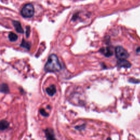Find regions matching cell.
<instances>
[{
    "label": "cell",
    "mask_w": 140,
    "mask_h": 140,
    "mask_svg": "<svg viewBox=\"0 0 140 140\" xmlns=\"http://www.w3.org/2000/svg\"><path fill=\"white\" fill-rule=\"evenodd\" d=\"M44 69L47 72H58L61 69V65L55 54H51L48 59Z\"/></svg>",
    "instance_id": "cell-1"
},
{
    "label": "cell",
    "mask_w": 140,
    "mask_h": 140,
    "mask_svg": "<svg viewBox=\"0 0 140 140\" xmlns=\"http://www.w3.org/2000/svg\"><path fill=\"white\" fill-rule=\"evenodd\" d=\"M34 13H35V9L31 3H28L24 6L21 11L22 15L24 18H31L34 15Z\"/></svg>",
    "instance_id": "cell-2"
},
{
    "label": "cell",
    "mask_w": 140,
    "mask_h": 140,
    "mask_svg": "<svg viewBox=\"0 0 140 140\" xmlns=\"http://www.w3.org/2000/svg\"><path fill=\"white\" fill-rule=\"evenodd\" d=\"M115 55L119 59H126L129 57L128 52L122 47L118 46L115 49Z\"/></svg>",
    "instance_id": "cell-3"
},
{
    "label": "cell",
    "mask_w": 140,
    "mask_h": 140,
    "mask_svg": "<svg viewBox=\"0 0 140 140\" xmlns=\"http://www.w3.org/2000/svg\"><path fill=\"white\" fill-rule=\"evenodd\" d=\"M119 66L124 68H129L131 66V64L125 59H119L118 61Z\"/></svg>",
    "instance_id": "cell-4"
},
{
    "label": "cell",
    "mask_w": 140,
    "mask_h": 140,
    "mask_svg": "<svg viewBox=\"0 0 140 140\" xmlns=\"http://www.w3.org/2000/svg\"><path fill=\"white\" fill-rule=\"evenodd\" d=\"M56 89L54 85H50V87H48L46 89L47 93L50 96H53V95L56 93Z\"/></svg>",
    "instance_id": "cell-5"
},
{
    "label": "cell",
    "mask_w": 140,
    "mask_h": 140,
    "mask_svg": "<svg viewBox=\"0 0 140 140\" xmlns=\"http://www.w3.org/2000/svg\"><path fill=\"white\" fill-rule=\"evenodd\" d=\"M13 25H14V28L17 32L20 33H23L24 32L23 29L22 28L21 24H20V23L19 22L13 21Z\"/></svg>",
    "instance_id": "cell-6"
},
{
    "label": "cell",
    "mask_w": 140,
    "mask_h": 140,
    "mask_svg": "<svg viewBox=\"0 0 140 140\" xmlns=\"http://www.w3.org/2000/svg\"><path fill=\"white\" fill-rule=\"evenodd\" d=\"M46 133V136L47 139H54V135L53 130L51 129H47L45 131Z\"/></svg>",
    "instance_id": "cell-7"
},
{
    "label": "cell",
    "mask_w": 140,
    "mask_h": 140,
    "mask_svg": "<svg viewBox=\"0 0 140 140\" xmlns=\"http://www.w3.org/2000/svg\"><path fill=\"white\" fill-rule=\"evenodd\" d=\"M0 92L5 94L8 93L9 92V89L8 85L5 83H3L0 85Z\"/></svg>",
    "instance_id": "cell-8"
},
{
    "label": "cell",
    "mask_w": 140,
    "mask_h": 140,
    "mask_svg": "<svg viewBox=\"0 0 140 140\" xmlns=\"http://www.w3.org/2000/svg\"><path fill=\"white\" fill-rule=\"evenodd\" d=\"M9 123L6 121H1L0 122V130H5L8 128Z\"/></svg>",
    "instance_id": "cell-9"
},
{
    "label": "cell",
    "mask_w": 140,
    "mask_h": 140,
    "mask_svg": "<svg viewBox=\"0 0 140 140\" xmlns=\"http://www.w3.org/2000/svg\"><path fill=\"white\" fill-rule=\"evenodd\" d=\"M102 53H103L106 56H110L112 55V51L109 48H102L101 50Z\"/></svg>",
    "instance_id": "cell-10"
},
{
    "label": "cell",
    "mask_w": 140,
    "mask_h": 140,
    "mask_svg": "<svg viewBox=\"0 0 140 140\" xmlns=\"http://www.w3.org/2000/svg\"><path fill=\"white\" fill-rule=\"evenodd\" d=\"M20 46L28 50H30L31 48V44L30 42H27L25 40L23 39L21 43V44H20Z\"/></svg>",
    "instance_id": "cell-11"
},
{
    "label": "cell",
    "mask_w": 140,
    "mask_h": 140,
    "mask_svg": "<svg viewBox=\"0 0 140 140\" xmlns=\"http://www.w3.org/2000/svg\"><path fill=\"white\" fill-rule=\"evenodd\" d=\"M8 38L10 40V41L15 42L17 39H18V37L15 33L13 32H10L8 35Z\"/></svg>",
    "instance_id": "cell-12"
},
{
    "label": "cell",
    "mask_w": 140,
    "mask_h": 140,
    "mask_svg": "<svg viewBox=\"0 0 140 140\" xmlns=\"http://www.w3.org/2000/svg\"><path fill=\"white\" fill-rule=\"evenodd\" d=\"M30 34V28L29 26H28L26 28V36L27 38H28Z\"/></svg>",
    "instance_id": "cell-13"
},
{
    "label": "cell",
    "mask_w": 140,
    "mask_h": 140,
    "mask_svg": "<svg viewBox=\"0 0 140 140\" xmlns=\"http://www.w3.org/2000/svg\"><path fill=\"white\" fill-rule=\"evenodd\" d=\"M40 113H41V114L44 116V117H48V116L49 115L48 113H47L46 111L44 110H43V109H41V110H40Z\"/></svg>",
    "instance_id": "cell-14"
},
{
    "label": "cell",
    "mask_w": 140,
    "mask_h": 140,
    "mask_svg": "<svg viewBox=\"0 0 140 140\" xmlns=\"http://www.w3.org/2000/svg\"><path fill=\"white\" fill-rule=\"evenodd\" d=\"M139 51H140V48H138V49L137 50V52H139Z\"/></svg>",
    "instance_id": "cell-15"
}]
</instances>
